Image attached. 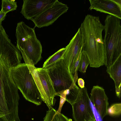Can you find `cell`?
Returning a JSON list of instances; mask_svg holds the SVG:
<instances>
[{"instance_id":"7c38bea8","label":"cell","mask_w":121,"mask_h":121,"mask_svg":"<svg viewBox=\"0 0 121 121\" xmlns=\"http://www.w3.org/2000/svg\"><path fill=\"white\" fill-rule=\"evenodd\" d=\"M36 69L45 93L44 102L50 110L53 108L56 101L54 98L56 93L53 84L47 69L36 67Z\"/></svg>"},{"instance_id":"ac0fdd59","label":"cell","mask_w":121,"mask_h":121,"mask_svg":"<svg viewBox=\"0 0 121 121\" xmlns=\"http://www.w3.org/2000/svg\"><path fill=\"white\" fill-rule=\"evenodd\" d=\"M121 113V103H117L113 104L108 108V113L110 116H119Z\"/></svg>"},{"instance_id":"7402d4cb","label":"cell","mask_w":121,"mask_h":121,"mask_svg":"<svg viewBox=\"0 0 121 121\" xmlns=\"http://www.w3.org/2000/svg\"><path fill=\"white\" fill-rule=\"evenodd\" d=\"M78 84L80 88L82 89L85 87V82L84 80L81 78H79L78 80Z\"/></svg>"},{"instance_id":"cb8c5ba5","label":"cell","mask_w":121,"mask_h":121,"mask_svg":"<svg viewBox=\"0 0 121 121\" xmlns=\"http://www.w3.org/2000/svg\"><path fill=\"white\" fill-rule=\"evenodd\" d=\"M4 117V116L0 115V120H1Z\"/></svg>"},{"instance_id":"3957f363","label":"cell","mask_w":121,"mask_h":121,"mask_svg":"<svg viewBox=\"0 0 121 121\" xmlns=\"http://www.w3.org/2000/svg\"><path fill=\"white\" fill-rule=\"evenodd\" d=\"M103 39L106 54L105 66L108 67L121 55L120 19L113 16H107L105 20Z\"/></svg>"},{"instance_id":"5bb4252c","label":"cell","mask_w":121,"mask_h":121,"mask_svg":"<svg viewBox=\"0 0 121 121\" xmlns=\"http://www.w3.org/2000/svg\"><path fill=\"white\" fill-rule=\"evenodd\" d=\"M106 72L114 81L116 96L119 98L121 96V55L109 67H107Z\"/></svg>"},{"instance_id":"9c48e42d","label":"cell","mask_w":121,"mask_h":121,"mask_svg":"<svg viewBox=\"0 0 121 121\" xmlns=\"http://www.w3.org/2000/svg\"><path fill=\"white\" fill-rule=\"evenodd\" d=\"M82 45V36L79 28L69 44L65 47V51L62 57L71 74L77 58L81 52Z\"/></svg>"},{"instance_id":"9a60e30c","label":"cell","mask_w":121,"mask_h":121,"mask_svg":"<svg viewBox=\"0 0 121 121\" xmlns=\"http://www.w3.org/2000/svg\"><path fill=\"white\" fill-rule=\"evenodd\" d=\"M65 49V48H61L50 56L44 62L42 68L46 69L53 65L59 59L62 58Z\"/></svg>"},{"instance_id":"e0dca14e","label":"cell","mask_w":121,"mask_h":121,"mask_svg":"<svg viewBox=\"0 0 121 121\" xmlns=\"http://www.w3.org/2000/svg\"><path fill=\"white\" fill-rule=\"evenodd\" d=\"M17 7L15 0H2L1 9L3 12L7 13L10 11L16 10Z\"/></svg>"},{"instance_id":"ba28073f","label":"cell","mask_w":121,"mask_h":121,"mask_svg":"<svg viewBox=\"0 0 121 121\" xmlns=\"http://www.w3.org/2000/svg\"><path fill=\"white\" fill-rule=\"evenodd\" d=\"M67 5L56 0L55 3L31 20L38 28L48 26L53 23L61 15L66 12Z\"/></svg>"},{"instance_id":"7a4b0ae2","label":"cell","mask_w":121,"mask_h":121,"mask_svg":"<svg viewBox=\"0 0 121 121\" xmlns=\"http://www.w3.org/2000/svg\"><path fill=\"white\" fill-rule=\"evenodd\" d=\"M79 28L82 38V51L87 55L90 67L97 68L105 65V51L102 36L104 26L99 17L87 15Z\"/></svg>"},{"instance_id":"2e32d148","label":"cell","mask_w":121,"mask_h":121,"mask_svg":"<svg viewBox=\"0 0 121 121\" xmlns=\"http://www.w3.org/2000/svg\"><path fill=\"white\" fill-rule=\"evenodd\" d=\"M89 64L88 57L85 52L82 51L80 53V60L78 71L83 73H86Z\"/></svg>"},{"instance_id":"603a6c76","label":"cell","mask_w":121,"mask_h":121,"mask_svg":"<svg viewBox=\"0 0 121 121\" xmlns=\"http://www.w3.org/2000/svg\"><path fill=\"white\" fill-rule=\"evenodd\" d=\"M7 13L0 11V24L1 25L2 22L5 19Z\"/></svg>"},{"instance_id":"5b68a950","label":"cell","mask_w":121,"mask_h":121,"mask_svg":"<svg viewBox=\"0 0 121 121\" xmlns=\"http://www.w3.org/2000/svg\"><path fill=\"white\" fill-rule=\"evenodd\" d=\"M12 76L15 85L27 100L37 105L43 101L40 92L27 65L21 63L12 67Z\"/></svg>"},{"instance_id":"8fae6325","label":"cell","mask_w":121,"mask_h":121,"mask_svg":"<svg viewBox=\"0 0 121 121\" xmlns=\"http://www.w3.org/2000/svg\"><path fill=\"white\" fill-rule=\"evenodd\" d=\"M90 99L102 120L108 115V98L104 89L98 85L94 86L91 90Z\"/></svg>"},{"instance_id":"4fadbf2b","label":"cell","mask_w":121,"mask_h":121,"mask_svg":"<svg viewBox=\"0 0 121 121\" xmlns=\"http://www.w3.org/2000/svg\"><path fill=\"white\" fill-rule=\"evenodd\" d=\"M89 9L95 10L121 19V0H89Z\"/></svg>"},{"instance_id":"277c9868","label":"cell","mask_w":121,"mask_h":121,"mask_svg":"<svg viewBox=\"0 0 121 121\" xmlns=\"http://www.w3.org/2000/svg\"><path fill=\"white\" fill-rule=\"evenodd\" d=\"M16 47L21 53L25 54L35 65L41 60L42 47L36 37L34 28L23 21L17 24L15 34Z\"/></svg>"},{"instance_id":"ffe728a7","label":"cell","mask_w":121,"mask_h":121,"mask_svg":"<svg viewBox=\"0 0 121 121\" xmlns=\"http://www.w3.org/2000/svg\"><path fill=\"white\" fill-rule=\"evenodd\" d=\"M57 96H60V99L59 108L56 112V114L61 113L62 107L65 103L66 101V94L65 90L59 92Z\"/></svg>"},{"instance_id":"44dd1931","label":"cell","mask_w":121,"mask_h":121,"mask_svg":"<svg viewBox=\"0 0 121 121\" xmlns=\"http://www.w3.org/2000/svg\"><path fill=\"white\" fill-rule=\"evenodd\" d=\"M55 116L57 121H72L71 119H69L61 113L58 114L56 113Z\"/></svg>"},{"instance_id":"8992f818","label":"cell","mask_w":121,"mask_h":121,"mask_svg":"<svg viewBox=\"0 0 121 121\" xmlns=\"http://www.w3.org/2000/svg\"><path fill=\"white\" fill-rule=\"evenodd\" d=\"M66 99L72 105L74 121H96L86 88L77 86L69 89Z\"/></svg>"},{"instance_id":"30bf717a","label":"cell","mask_w":121,"mask_h":121,"mask_svg":"<svg viewBox=\"0 0 121 121\" xmlns=\"http://www.w3.org/2000/svg\"><path fill=\"white\" fill-rule=\"evenodd\" d=\"M56 0H23L20 13L31 20L52 6Z\"/></svg>"},{"instance_id":"6da1fadb","label":"cell","mask_w":121,"mask_h":121,"mask_svg":"<svg viewBox=\"0 0 121 121\" xmlns=\"http://www.w3.org/2000/svg\"><path fill=\"white\" fill-rule=\"evenodd\" d=\"M22 58L20 52L8 35L0 32V115H7L18 106V89L11 70L21 63Z\"/></svg>"},{"instance_id":"d6986e66","label":"cell","mask_w":121,"mask_h":121,"mask_svg":"<svg viewBox=\"0 0 121 121\" xmlns=\"http://www.w3.org/2000/svg\"><path fill=\"white\" fill-rule=\"evenodd\" d=\"M56 112L53 108L47 111L43 121H57L55 116Z\"/></svg>"},{"instance_id":"52a82bcc","label":"cell","mask_w":121,"mask_h":121,"mask_svg":"<svg viewBox=\"0 0 121 121\" xmlns=\"http://www.w3.org/2000/svg\"><path fill=\"white\" fill-rule=\"evenodd\" d=\"M46 69L53 84L56 96L60 92L69 88L74 82V76L69 71L63 58Z\"/></svg>"}]
</instances>
